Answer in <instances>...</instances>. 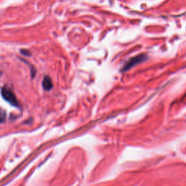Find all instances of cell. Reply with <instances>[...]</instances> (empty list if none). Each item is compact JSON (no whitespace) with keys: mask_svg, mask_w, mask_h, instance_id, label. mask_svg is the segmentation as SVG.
I'll list each match as a JSON object with an SVG mask.
<instances>
[{"mask_svg":"<svg viewBox=\"0 0 186 186\" xmlns=\"http://www.w3.org/2000/svg\"><path fill=\"white\" fill-rule=\"evenodd\" d=\"M2 95L4 99L9 102L11 105L16 106V107L19 106L18 101L16 95L13 92V91H11L9 89L7 88V87H2Z\"/></svg>","mask_w":186,"mask_h":186,"instance_id":"1","label":"cell"},{"mask_svg":"<svg viewBox=\"0 0 186 186\" xmlns=\"http://www.w3.org/2000/svg\"><path fill=\"white\" fill-rule=\"evenodd\" d=\"M147 59V56L145 55H139L134 57V58H131L130 60H128L125 65L123 66L122 71H126L127 70H130V68L134 67V66L138 65L140 63H142Z\"/></svg>","mask_w":186,"mask_h":186,"instance_id":"2","label":"cell"},{"mask_svg":"<svg viewBox=\"0 0 186 186\" xmlns=\"http://www.w3.org/2000/svg\"><path fill=\"white\" fill-rule=\"evenodd\" d=\"M42 86L45 90H50L52 89V82L50 77H48V76L45 77L42 81Z\"/></svg>","mask_w":186,"mask_h":186,"instance_id":"3","label":"cell"},{"mask_svg":"<svg viewBox=\"0 0 186 186\" xmlns=\"http://www.w3.org/2000/svg\"><path fill=\"white\" fill-rule=\"evenodd\" d=\"M20 52L22 53L23 55H26V56H30V55H31V53H30V52H28V51L26 50H21L20 51Z\"/></svg>","mask_w":186,"mask_h":186,"instance_id":"4","label":"cell"}]
</instances>
